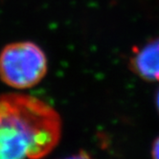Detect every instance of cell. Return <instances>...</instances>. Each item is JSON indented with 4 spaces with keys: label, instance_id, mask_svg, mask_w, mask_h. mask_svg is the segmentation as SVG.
I'll list each match as a JSON object with an SVG mask.
<instances>
[{
    "label": "cell",
    "instance_id": "277c9868",
    "mask_svg": "<svg viewBox=\"0 0 159 159\" xmlns=\"http://www.w3.org/2000/svg\"><path fill=\"white\" fill-rule=\"evenodd\" d=\"M152 156L153 158L159 159V136L155 138L152 146Z\"/></svg>",
    "mask_w": 159,
    "mask_h": 159
},
{
    "label": "cell",
    "instance_id": "3957f363",
    "mask_svg": "<svg viewBox=\"0 0 159 159\" xmlns=\"http://www.w3.org/2000/svg\"><path fill=\"white\" fill-rule=\"evenodd\" d=\"M129 68L145 82L159 83V37L133 47Z\"/></svg>",
    "mask_w": 159,
    "mask_h": 159
},
{
    "label": "cell",
    "instance_id": "5b68a950",
    "mask_svg": "<svg viewBox=\"0 0 159 159\" xmlns=\"http://www.w3.org/2000/svg\"><path fill=\"white\" fill-rule=\"evenodd\" d=\"M155 105H156V108H157V111L159 113V89L156 93V96H155Z\"/></svg>",
    "mask_w": 159,
    "mask_h": 159
},
{
    "label": "cell",
    "instance_id": "6da1fadb",
    "mask_svg": "<svg viewBox=\"0 0 159 159\" xmlns=\"http://www.w3.org/2000/svg\"><path fill=\"white\" fill-rule=\"evenodd\" d=\"M61 118L52 106L22 93L0 96V159H38L59 145Z\"/></svg>",
    "mask_w": 159,
    "mask_h": 159
},
{
    "label": "cell",
    "instance_id": "7a4b0ae2",
    "mask_svg": "<svg viewBox=\"0 0 159 159\" xmlns=\"http://www.w3.org/2000/svg\"><path fill=\"white\" fill-rule=\"evenodd\" d=\"M47 71V57L35 42L11 43L0 53V79L15 89L36 86L45 78Z\"/></svg>",
    "mask_w": 159,
    "mask_h": 159
}]
</instances>
